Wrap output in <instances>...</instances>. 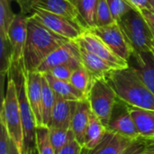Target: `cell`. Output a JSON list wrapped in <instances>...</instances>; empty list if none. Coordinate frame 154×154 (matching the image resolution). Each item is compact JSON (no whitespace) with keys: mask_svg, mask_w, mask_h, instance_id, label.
<instances>
[{"mask_svg":"<svg viewBox=\"0 0 154 154\" xmlns=\"http://www.w3.org/2000/svg\"><path fill=\"white\" fill-rule=\"evenodd\" d=\"M106 79L116 93L117 98L130 106L154 111V95L139 75L135 67L115 69Z\"/></svg>","mask_w":154,"mask_h":154,"instance_id":"6da1fadb","label":"cell"},{"mask_svg":"<svg viewBox=\"0 0 154 154\" xmlns=\"http://www.w3.org/2000/svg\"><path fill=\"white\" fill-rule=\"evenodd\" d=\"M69 41L70 40L53 32L36 19L28 16L27 40L23 54L24 71L37 70L49 54Z\"/></svg>","mask_w":154,"mask_h":154,"instance_id":"7a4b0ae2","label":"cell"},{"mask_svg":"<svg viewBox=\"0 0 154 154\" xmlns=\"http://www.w3.org/2000/svg\"><path fill=\"white\" fill-rule=\"evenodd\" d=\"M0 118L5 122L11 141L20 154H23L24 134L20 112L17 88L13 78H8L6 89L2 100Z\"/></svg>","mask_w":154,"mask_h":154,"instance_id":"3957f363","label":"cell"},{"mask_svg":"<svg viewBox=\"0 0 154 154\" xmlns=\"http://www.w3.org/2000/svg\"><path fill=\"white\" fill-rule=\"evenodd\" d=\"M117 22L131 43L134 53L150 52L154 54L153 32L140 12L133 9Z\"/></svg>","mask_w":154,"mask_h":154,"instance_id":"277c9868","label":"cell"},{"mask_svg":"<svg viewBox=\"0 0 154 154\" xmlns=\"http://www.w3.org/2000/svg\"><path fill=\"white\" fill-rule=\"evenodd\" d=\"M7 78L14 79L17 88L18 101L24 134L23 154H26L30 150L36 147L37 125L27 97L25 71L23 68H12Z\"/></svg>","mask_w":154,"mask_h":154,"instance_id":"5b68a950","label":"cell"},{"mask_svg":"<svg viewBox=\"0 0 154 154\" xmlns=\"http://www.w3.org/2000/svg\"><path fill=\"white\" fill-rule=\"evenodd\" d=\"M87 98L91 111L107 128L118 98L106 78H100L93 80Z\"/></svg>","mask_w":154,"mask_h":154,"instance_id":"8992f818","label":"cell"},{"mask_svg":"<svg viewBox=\"0 0 154 154\" xmlns=\"http://www.w3.org/2000/svg\"><path fill=\"white\" fill-rule=\"evenodd\" d=\"M16 3L20 7V13L29 16L34 9L41 8L63 15L85 29L78 8L71 0H18Z\"/></svg>","mask_w":154,"mask_h":154,"instance_id":"52a82bcc","label":"cell"},{"mask_svg":"<svg viewBox=\"0 0 154 154\" xmlns=\"http://www.w3.org/2000/svg\"><path fill=\"white\" fill-rule=\"evenodd\" d=\"M29 16L36 19L53 32L70 41H77L86 31L67 17L41 8L34 9Z\"/></svg>","mask_w":154,"mask_h":154,"instance_id":"ba28073f","label":"cell"},{"mask_svg":"<svg viewBox=\"0 0 154 154\" xmlns=\"http://www.w3.org/2000/svg\"><path fill=\"white\" fill-rule=\"evenodd\" d=\"M77 41L79 45L105 60L114 69H125L130 66L128 60L118 56L92 30H86Z\"/></svg>","mask_w":154,"mask_h":154,"instance_id":"9c48e42d","label":"cell"},{"mask_svg":"<svg viewBox=\"0 0 154 154\" xmlns=\"http://www.w3.org/2000/svg\"><path fill=\"white\" fill-rule=\"evenodd\" d=\"M92 30L121 58L129 60L134 54V49L129 42L118 22L105 26H97Z\"/></svg>","mask_w":154,"mask_h":154,"instance_id":"30bf717a","label":"cell"},{"mask_svg":"<svg viewBox=\"0 0 154 154\" xmlns=\"http://www.w3.org/2000/svg\"><path fill=\"white\" fill-rule=\"evenodd\" d=\"M28 15L16 14L7 32V38L12 46L14 65L12 68L23 69V54L27 40Z\"/></svg>","mask_w":154,"mask_h":154,"instance_id":"8fae6325","label":"cell"},{"mask_svg":"<svg viewBox=\"0 0 154 154\" xmlns=\"http://www.w3.org/2000/svg\"><path fill=\"white\" fill-rule=\"evenodd\" d=\"M107 130L131 140H137L140 135L136 130L134 120L129 111V106L117 99L112 116L107 125Z\"/></svg>","mask_w":154,"mask_h":154,"instance_id":"7c38bea8","label":"cell"},{"mask_svg":"<svg viewBox=\"0 0 154 154\" xmlns=\"http://www.w3.org/2000/svg\"><path fill=\"white\" fill-rule=\"evenodd\" d=\"M72 61H81L78 41H69L53 51L41 63L37 69V71L43 74L49 72L56 66Z\"/></svg>","mask_w":154,"mask_h":154,"instance_id":"4fadbf2b","label":"cell"},{"mask_svg":"<svg viewBox=\"0 0 154 154\" xmlns=\"http://www.w3.org/2000/svg\"><path fill=\"white\" fill-rule=\"evenodd\" d=\"M25 78L27 97L36 121V125L37 126H42V74L37 70L29 71L25 72Z\"/></svg>","mask_w":154,"mask_h":154,"instance_id":"5bb4252c","label":"cell"},{"mask_svg":"<svg viewBox=\"0 0 154 154\" xmlns=\"http://www.w3.org/2000/svg\"><path fill=\"white\" fill-rule=\"evenodd\" d=\"M90 113H91V108L88 98L76 101L70 129L72 130L76 140L83 147V149L85 145L86 133L89 124Z\"/></svg>","mask_w":154,"mask_h":154,"instance_id":"9a60e30c","label":"cell"},{"mask_svg":"<svg viewBox=\"0 0 154 154\" xmlns=\"http://www.w3.org/2000/svg\"><path fill=\"white\" fill-rule=\"evenodd\" d=\"M76 101L67 100L55 94V104L49 127L70 129Z\"/></svg>","mask_w":154,"mask_h":154,"instance_id":"2e32d148","label":"cell"},{"mask_svg":"<svg viewBox=\"0 0 154 154\" xmlns=\"http://www.w3.org/2000/svg\"><path fill=\"white\" fill-rule=\"evenodd\" d=\"M79 54L82 65L85 66L86 69L89 71L93 78V80L96 79L106 78L108 73L115 69L105 60L89 51L81 45H79Z\"/></svg>","mask_w":154,"mask_h":154,"instance_id":"e0dca14e","label":"cell"},{"mask_svg":"<svg viewBox=\"0 0 154 154\" xmlns=\"http://www.w3.org/2000/svg\"><path fill=\"white\" fill-rule=\"evenodd\" d=\"M129 111L140 137L154 139V111L130 106Z\"/></svg>","mask_w":154,"mask_h":154,"instance_id":"ac0fdd59","label":"cell"},{"mask_svg":"<svg viewBox=\"0 0 154 154\" xmlns=\"http://www.w3.org/2000/svg\"><path fill=\"white\" fill-rule=\"evenodd\" d=\"M134 140L107 130L102 143L93 151H87L88 154H121Z\"/></svg>","mask_w":154,"mask_h":154,"instance_id":"d6986e66","label":"cell"},{"mask_svg":"<svg viewBox=\"0 0 154 154\" xmlns=\"http://www.w3.org/2000/svg\"><path fill=\"white\" fill-rule=\"evenodd\" d=\"M107 133V128L104 125L101 120L91 111L89 116V124L86 133V140L84 150H95L104 140Z\"/></svg>","mask_w":154,"mask_h":154,"instance_id":"ffe728a7","label":"cell"},{"mask_svg":"<svg viewBox=\"0 0 154 154\" xmlns=\"http://www.w3.org/2000/svg\"><path fill=\"white\" fill-rule=\"evenodd\" d=\"M139 75L154 95V54L150 52H136L133 54Z\"/></svg>","mask_w":154,"mask_h":154,"instance_id":"44dd1931","label":"cell"},{"mask_svg":"<svg viewBox=\"0 0 154 154\" xmlns=\"http://www.w3.org/2000/svg\"><path fill=\"white\" fill-rule=\"evenodd\" d=\"M47 79L51 88L54 93L67 100L71 101H79L86 99L87 97L79 90H78L69 81H65L54 78L50 73H43Z\"/></svg>","mask_w":154,"mask_h":154,"instance_id":"7402d4cb","label":"cell"},{"mask_svg":"<svg viewBox=\"0 0 154 154\" xmlns=\"http://www.w3.org/2000/svg\"><path fill=\"white\" fill-rule=\"evenodd\" d=\"M98 0H79L77 8L86 30L97 27V9Z\"/></svg>","mask_w":154,"mask_h":154,"instance_id":"603a6c76","label":"cell"},{"mask_svg":"<svg viewBox=\"0 0 154 154\" xmlns=\"http://www.w3.org/2000/svg\"><path fill=\"white\" fill-rule=\"evenodd\" d=\"M42 119H43V125L49 127L51 120L52 110L55 104V93L51 88L47 79L45 78L44 74H42Z\"/></svg>","mask_w":154,"mask_h":154,"instance_id":"cb8c5ba5","label":"cell"},{"mask_svg":"<svg viewBox=\"0 0 154 154\" xmlns=\"http://www.w3.org/2000/svg\"><path fill=\"white\" fill-rule=\"evenodd\" d=\"M14 65L13 50L8 38L0 34V74L2 78V86L5 77H8Z\"/></svg>","mask_w":154,"mask_h":154,"instance_id":"d4e9b609","label":"cell"},{"mask_svg":"<svg viewBox=\"0 0 154 154\" xmlns=\"http://www.w3.org/2000/svg\"><path fill=\"white\" fill-rule=\"evenodd\" d=\"M69 82L88 97V94L93 83V78L86 67L81 63L72 73Z\"/></svg>","mask_w":154,"mask_h":154,"instance_id":"484cf974","label":"cell"},{"mask_svg":"<svg viewBox=\"0 0 154 154\" xmlns=\"http://www.w3.org/2000/svg\"><path fill=\"white\" fill-rule=\"evenodd\" d=\"M49 134L51 143L56 152V154H58V152L71 140L76 139L71 129L49 127Z\"/></svg>","mask_w":154,"mask_h":154,"instance_id":"4316f807","label":"cell"},{"mask_svg":"<svg viewBox=\"0 0 154 154\" xmlns=\"http://www.w3.org/2000/svg\"><path fill=\"white\" fill-rule=\"evenodd\" d=\"M12 0H0V34L7 37V32L15 18L12 10Z\"/></svg>","mask_w":154,"mask_h":154,"instance_id":"83f0119b","label":"cell"},{"mask_svg":"<svg viewBox=\"0 0 154 154\" xmlns=\"http://www.w3.org/2000/svg\"><path fill=\"white\" fill-rule=\"evenodd\" d=\"M36 148L40 154H56L50 140L49 127H36Z\"/></svg>","mask_w":154,"mask_h":154,"instance_id":"f1b7e54d","label":"cell"},{"mask_svg":"<svg viewBox=\"0 0 154 154\" xmlns=\"http://www.w3.org/2000/svg\"><path fill=\"white\" fill-rule=\"evenodd\" d=\"M80 64H81V61H72V62L61 64V65L52 68L49 72H46V73H50L51 75H52L54 78L58 79L69 81L72 73Z\"/></svg>","mask_w":154,"mask_h":154,"instance_id":"f546056e","label":"cell"},{"mask_svg":"<svg viewBox=\"0 0 154 154\" xmlns=\"http://www.w3.org/2000/svg\"><path fill=\"white\" fill-rule=\"evenodd\" d=\"M115 21L110 11L107 0H98L97 9V26H105Z\"/></svg>","mask_w":154,"mask_h":154,"instance_id":"4dcf8cb0","label":"cell"},{"mask_svg":"<svg viewBox=\"0 0 154 154\" xmlns=\"http://www.w3.org/2000/svg\"><path fill=\"white\" fill-rule=\"evenodd\" d=\"M110 11L115 21H119L133 8L125 0H107Z\"/></svg>","mask_w":154,"mask_h":154,"instance_id":"1f68e13d","label":"cell"},{"mask_svg":"<svg viewBox=\"0 0 154 154\" xmlns=\"http://www.w3.org/2000/svg\"><path fill=\"white\" fill-rule=\"evenodd\" d=\"M0 154H9L11 139L5 122L0 118Z\"/></svg>","mask_w":154,"mask_h":154,"instance_id":"d6a6232c","label":"cell"},{"mask_svg":"<svg viewBox=\"0 0 154 154\" xmlns=\"http://www.w3.org/2000/svg\"><path fill=\"white\" fill-rule=\"evenodd\" d=\"M148 143L147 139L139 138L132 142V143L121 154H142L145 150Z\"/></svg>","mask_w":154,"mask_h":154,"instance_id":"836d02e7","label":"cell"},{"mask_svg":"<svg viewBox=\"0 0 154 154\" xmlns=\"http://www.w3.org/2000/svg\"><path fill=\"white\" fill-rule=\"evenodd\" d=\"M83 150V147L78 143V141L73 139L67 145H65L58 154H81Z\"/></svg>","mask_w":154,"mask_h":154,"instance_id":"e575fe53","label":"cell"},{"mask_svg":"<svg viewBox=\"0 0 154 154\" xmlns=\"http://www.w3.org/2000/svg\"><path fill=\"white\" fill-rule=\"evenodd\" d=\"M134 10L138 12L143 11V9L150 8L149 0H125Z\"/></svg>","mask_w":154,"mask_h":154,"instance_id":"d590c367","label":"cell"},{"mask_svg":"<svg viewBox=\"0 0 154 154\" xmlns=\"http://www.w3.org/2000/svg\"><path fill=\"white\" fill-rule=\"evenodd\" d=\"M143 16L145 18V20L154 27V11L152 10L151 8H146V9H143V11L140 12Z\"/></svg>","mask_w":154,"mask_h":154,"instance_id":"8d00e7d4","label":"cell"},{"mask_svg":"<svg viewBox=\"0 0 154 154\" xmlns=\"http://www.w3.org/2000/svg\"><path fill=\"white\" fill-rule=\"evenodd\" d=\"M9 154H20L16 146L14 145V143L11 141V144H10V152H9Z\"/></svg>","mask_w":154,"mask_h":154,"instance_id":"74e56055","label":"cell"},{"mask_svg":"<svg viewBox=\"0 0 154 154\" xmlns=\"http://www.w3.org/2000/svg\"><path fill=\"white\" fill-rule=\"evenodd\" d=\"M26 154H40L39 153V152H38V150H37V148L36 147H34V148H32V150H30Z\"/></svg>","mask_w":154,"mask_h":154,"instance_id":"f35d334b","label":"cell"},{"mask_svg":"<svg viewBox=\"0 0 154 154\" xmlns=\"http://www.w3.org/2000/svg\"><path fill=\"white\" fill-rule=\"evenodd\" d=\"M149 3H150V8L154 11V0H149Z\"/></svg>","mask_w":154,"mask_h":154,"instance_id":"ab89813d","label":"cell"},{"mask_svg":"<svg viewBox=\"0 0 154 154\" xmlns=\"http://www.w3.org/2000/svg\"><path fill=\"white\" fill-rule=\"evenodd\" d=\"M75 5H76V6H77V4H78V2H79V0H71Z\"/></svg>","mask_w":154,"mask_h":154,"instance_id":"60d3db41","label":"cell"},{"mask_svg":"<svg viewBox=\"0 0 154 154\" xmlns=\"http://www.w3.org/2000/svg\"><path fill=\"white\" fill-rule=\"evenodd\" d=\"M151 25V24H150ZM151 27H152V32H153V34H154V27L152 25H151Z\"/></svg>","mask_w":154,"mask_h":154,"instance_id":"b9f144b4","label":"cell"},{"mask_svg":"<svg viewBox=\"0 0 154 154\" xmlns=\"http://www.w3.org/2000/svg\"><path fill=\"white\" fill-rule=\"evenodd\" d=\"M12 1H14V2H17L18 0H12Z\"/></svg>","mask_w":154,"mask_h":154,"instance_id":"7bdbcfd3","label":"cell"}]
</instances>
